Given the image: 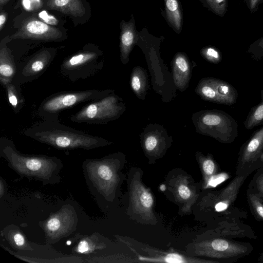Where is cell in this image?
Returning a JSON list of instances; mask_svg holds the SVG:
<instances>
[{
	"label": "cell",
	"instance_id": "obj_1",
	"mask_svg": "<svg viewBox=\"0 0 263 263\" xmlns=\"http://www.w3.org/2000/svg\"><path fill=\"white\" fill-rule=\"evenodd\" d=\"M1 155L21 177L42 182L43 185H54L61 180L59 174L63 164L56 157L23 155L10 145L1 147Z\"/></svg>",
	"mask_w": 263,
	"mask_h": 263
},
{
	"label": "cell",
	"instance_id": "obj_2",
	"mask_svg": "<svg viewBox=\"0 0 263 263\" xmlns=\"http://www.w3.org/2000/svg\"><path fill=\"white\" fill-rule=\"evenodd\" d=\"M120 166L119 162L113 157L83 162L86 182L96 200L113 201L121 183Z\"/></svg>",
	"mask_w": 263,
	"mask_h": 263
},
{
	"label": "cell",
	"instance_id": "obj_3",
	"mask_svg": "<svg viewBox=\"0 0 263 263\" xmlns=\"http://www.w3.org/2000/svg\"><path fill=\"white\" fill-rule=\"evenodd\" d=\"M248 176L246 175H235L224 188L207 193L201 199L202 209L211 214L213 218L232 217L246 218V213L235 207L234 203L241 187Z\"/></svg>",
	"mask_w": 263,
	"mask_h": 263
},
{
	"label": "cell",
	"instance_id": "obj_4",
	"mask_svg": "<svg viewBox=\"0 0 263 263\" xmlns=\"http://www.w3.org/2000/svg\"><path fill=\"white\" fill-rule=\"evenodd\" d=\"M195 255L235 262L253 251L248 242L237 241L231 239L214 237L206 238L192 245Z\"/></svg>",
	"mask_w": 263,
	"mask_h": 263
},
{
	"label": "cell",
	"instance_id": "obj_5",
	"mask_svg": "<svg viewBox=\"0 0 263 263\" xmlns=\"http://www.w3.org/2000/svg\"><path fill=\"white\" fill-rule=\"evenodd\" d=\"M33 137L42 142L61 149H89L106 144V141L102 139L55 128L37 131Z\"/></svg>",
	"mask_w": 263,
	"mask_h": 263
},
{
	"label": "cell",
	"instance_id": "obj_6",
	"mask_svg": "<svg viewBox=\"0 0 263 263\" xmlns=\"http://www.w3.org/2000/svg\"><path fill=\"white\" fill-rule=\"evenodd\" d=\"M203 133L219 142L230 144L238 136V124L231 116L220 110L204 111L201 117Z\"/></svg>",
	"mask_w": 263,
	"mask_h": 263
},
{
	"label": "cell",
	"instance_id": "obj_7",
	"mask_svg": "<svg viewBox=\"0 0 263 263\" xmlns=\"http://www.w3.org/2000/svg\"><path fill=\"white\" fill-rule=\"evenodd\" d=\"M263 125L241 145L237 159L235 175L249 176L263 166Z\"/></svg>",
	"mask_w": 263,
	"mask_h": 263
},
{
	"label": "cell",
	"instance_id": "obj_8",
	"mask_svg": "<svg viewBox=\"0 0 263 263\" xmlns=\"http://www.w3.org/2000/svg\"><path fill=\"white\" fill-rule=\"evenodd\" d=\"M129 186L130 213L135 215L142 222L156 221L154 212V199L150 189H147L138 177L132 179Z\"/></svg>",
	"mask_w": 263,
	"mask_h": 263
},
{
	"label": "cell",
	"instance_id": "obj_9",
	"mask_svg": "<svg viewBox=\"0 0 263 263\" xmlns=\"http://www.w3.org/2000/svg\"><path fill=\"white\" fill-rule=\"evenodd\" d=\"M200 95L205 100L231 106L238 97L236 88L229 82L214 78L204 79L199 85Z\"/></svg>",
	"mask_w": 263,
	"mask_h": 263
},
{
	"label": "cell",
	"instance_id": "obj_10",
	"mask_svg": "<svg viewBox=\"0 0 263 263\" xmlns=\"http://www.w3.org/2000/svg\"><path fill=\"white\" fill-rule=\"evenodd\" d=\"M62 36L63 33L58 28L47 24L38 17H30L24 20L10 38L50 41L59 40Z\"/></svg>",
	"mask_w": 263,
	"mask_h": 263
},
{
	"label": "cell",
	"instance_id": "obj_11",
	"mask_svg": "<svg viewBox=\"0 0 263 263\" xmlns=\"http://www.w3.org/2000/svg\"><path fill=\"white\" fill-rule=\"evenodd\" d=\"M116 111L115 99L107 97L86 106L72 120L78 122H98L114 117Z\"/></svg>",
	"mask_w": 263,
	"mask_h": 263
},
{
	"label": "cell",
	"instance_id": "obj_12",
	"mask_svg": "<svg viewBox=\"0 0 263 263\" xmlns=\"http://www.w3.org/2000/svg\"><path fill=\"white\" fill-rule=\"evenodd\" d=\"M142 250L146 253L147 256L137 255V260L142 262H168V263H219L218 260H203L195 258L182 254L176 251H161L141 244Z\"/></svg>",
	"mask_w": 263,
	"mask_h": 263
},
{
	"label": "cell",
	"instance_id": "obj_13",
	"mask_svg": "<svg viewBox=\"0 0 263 263\" xmlns=\"http://www.w3.org/2000/svg\"><path fill=\"white\" fill-rule=\"evenodd\" d=\"M217 229L214 234L215 236L228 239L247 237L249 239H257V237L251 227L245 224L240 218L232 217L220 218Z\"/></svg>",
	"mask_w": 263,
	"mask_h": 263
},
{
	"label": "cell",
	"instance_id": "obj_14",
	"mask_svg": "<svg viewBox=\"0 0 263 263\" xmlns=\"http://www.w3.org/2000/svg\"><path fill=\"white\" fill-rule=\"evenodd\" d=\"M94 91L65 93L51 98L43 105L42 109L48 112H55L97 97Z\"/></svg>",
	"mask_w": 263,
	"mask_h": 263
},
{
	"label": "cell",
	"instance_id": "obj_15",
	"mask_svg": "<svg viewBox=\"0 0 263 263\" xmlns=\"http://www.w3.org/2000/svg\"><path fill=\"white\" fill-rule=\"evenodd\" d=\"M169 184V188L173 193L175 201L184 206L183 212H190L191 206L198 198V194L189 184L187 177L178 176L173 179Z\"/></svg>",
	"mask_w": 263,
	"mask_h": 263
},
{
	"label": "cell",
	"instance_id": "obj_16",
	"mask_svg": "<svg viewBox=\"0 0 263 263\" xmlns=\"http://www.w3.org/2000/svg\"><path fill=\"white\" fill-rule=\"evenodd\" d=\"M120 28L121 55L123 59L126 60L138 39V32L133 14L129 21H122L121 22Z\"/></svg>",
	"mask_w": 263,
	"mask_h": 263
},
{
	"label": "cell",
	"instance_id": "obj_17",
	"mask_svg": "<svg viewBox=\"0 0 263 263\" xmlns=\"http://www.w3.org/2000/svg\"><path fill=\"white\" fill-rule=\"evenodd\" d=\"M46 6L49 9L73 16H81L85 11L81 0H48Z\"/></svg>",
	"mask_w": 263,
	"mask_h": 263
},
{
	"label": "cell",
	"instance_id": "obj_18",
	"mask_svg": "<svg viewBox=\"0 0 263 263\" xmlns=\"http://www.w3.org/2000/svg\"><path fill=\"white\" fill-rule=\"evenodd\" d=\"M167 19L177 33L182 29V14L178 0H164Z\"/></svg>",
	"mask_w": 263,
	"mask_h": 263
},
{
	"label": "cell",
	"instance_id": "obj_19",
	"mask_svg": "<svg viewBox=\"0 0 263 263\" xmlns=\"http://www.w3.org/2000/svg\"><path fill=\"white\" fill-rule=\"evenodd\" d=\"M198 160L203 179V186L205 188L209 181L213 177L219 174L220 168L218 164L210 154L206 156H199Z\"/></svg>",
	"mask_w": 263,
	"mask_h": 263
},
{
	"label": "cell",
	"instance_id": "obj_20",
	"mask_svg": "<svg viewBox=\"0 0 263 263\" xmlns=\"http://www.w3.org/2000/svg\"><path fill=\"white\" fill-rule=\"evenodd\" d=\"M260 102L251 108L243 122L247 129H252L256 126L263 125V89L260 90Z\"/></svg>",
	"mask_w": 263,
	"mask_h": 263
},
{
	"label": "cell",
	"instance_id": "obj_21",
	"mask_svg": "<svg viewBox=\"0 0 263 263\" xmlns=\"http://www.w3.org/2000/svg\"><path fill=\"white\" fill-rule=\"evenodd\" d=\"M14 67L9 52L6 46L2 47L0 50V74L1 78L4 80L12 77L14 73Z\"/></svg>",
	"mask_w": 263,
	"mask_h": 263
},
{
	"label": "cell",
	"instance_id": "obj_22",
	"mask_svg": "<svg viewBox=\"0 0 263 263\" xmlns=\"http://www.w3.org/2000/svg\"><path fill=\"white\" fill-rule=\"evenodd\" d=\"M247 192L254 194L263 201V166L256 171Z\"/></svg>",
	"mask_w": 263,
	"mask_h": 263
},
{
	"label": "cell",
	"instance_id": "obj_23",
	"mask_svg": "<svg viewBox=\"0 0 263 263\" xmlns=\"http://www.w3.org/2000/svg\"><path fill=\"white\" fill-rule=\"evenodd\" d=\"M247 200L254 218L258 221L263 222V201L254 194L247 192Z\"/></svg>",
	"mask_w": 263,
	"mask_h": 263
},
{
	"label": "cell",
	"instance_id": "obj_24",
	"mask_svg": "<svg viewBox=\"0 0 263 263\" xmlns=\"http://www.w3.org/2000/svg\"><path fill=\"white\" fill-rule=\"evenodd\" d=\"M96 56L97 54L93 52L84 51L80 52L67 60L64 64V66L69 68H75L90 61L94 59Z\"/></svg>",
	"mask_w": 263,
	"mask_h": 263
},
{
	"label": "cell",
	"instance_id": "obj_25",
	"mask_svg": "<svg viewBox=\"0 0 263 263\" xmlns=\"http://www.w3.org/2000/svg\"><path fill=\"white\" fill-rule=\"evenodd\" d=\"M174 79L177 80L179 76H186L190 71V65L186 57L181 53H178L174 60Z\"/></svg>",
	"mask_w": 263,
	"mask_h": 263
},
{
	"label": "cell",
	"instance_id": "obj_26",
	"mask_svg": "<svg viewBox=\"0 0 263 263\" xmlns=\"http://www.w3.org/2000/svg\"><path fill=\"white\" fill-rule=\"evenodd\" d=\"M95 239L90 237H86L81 239L78 243L74 251L79 253H88L98 249H102L105 248L104 244L99 245L95 243Z\"/></svg>",
	"mask_w": 263,
	"mask_h": 263
},
{
	"label": "cell",
	"instance_id": "obj_27",
	"mask_svg": "<svg viewBox=\"0 0 263 263\" xmlns=\"http://www.w3.org/2000/svg\"><path fill=\"white\" fill-rule=\"evenodd\" d=\"M49 58V52L47 50L39 53L29 64V71L32 72L41 71L46 65Z\"/></svg>",
	"mask_w": 263,
	"mask_h": 263
},
{
	"label": "cell",
	"instance_id": "obj_28",
	"mask_svg": "<svg viewBox=\"0 0 263 263\" xmlns=\"http://www.w3.org/2000/svg\"><path fill=\"white\" fill-rule=\"evenodd\" d=\"M202 55L209 62L213 64H218L221 61L220 52L213 47H206L201 51Z\"/></svg>",
	"mask_w": 263,
	"mask_h": 263
},
{
	"label": "cell",
	"instance_id": "obj_29",
	"mask_svg": "<svg viewBox=\"0 0 263 263\" xmlns=\"http://www.w3.org/2000/svg\"><path fill=\"white\" fill-rule=\"evenodd\" d=\"M45 2V0H21L23 9L29 12L40 10L44 6Z\"/></svg>",
	"mask_w": 263,
	"mask_h": 263
},
{
	"label": "cell",
	"instance_id": "obj_30",
	"mask_svg": "<svg viewBox=\"0 0 263 263\" xmlns=\"http://www.w3.org/2000/svg\"><path fill=\"white\" fill-rule=\"evenodd\" d=\"M210 7L215 13L222 15L224 13L226 5V0H205Z\"/></svg>",
	"mask_w": 263,
	"mask_h": 263
},
{
	"label": "cell",
	"instance_id": "obj_31",
	"mask_svg": "<svg viewBox=\"0 0 263 263\" xmlns=\"http://www.w3.org/2000/svg\"><path fill=\"white\" fill-rule=\"evenodd\" d=\"M37 17L41 21L51 26L57 25L59 20L53 15L49 13L46 10L40 11L37 14Z\"/></svg>",
	"mask_w": 263,
	"mask_h": 263
},
{
	"label": "cell",
	"instance_id": "obj_32",
	"mask_svg": "<svg viewBox=\"0 0 263 263\" xmlns=\"http://www.w3.org/2000/svg\"><path fill=\"white\" fill-rule=\"evenodd\" d=\"M159 145V142L154 136H150L146 138L144 141V148L146 151L149 153H153L156 152Z\"/></svg>",
	"mask_w": 263,
	"mask_h": 263
},
{
	"label": "cell",
	"instance_id": "obj_33",
	"mask_svg": "<svg viewBox=\"0 0 263 263\" xmlns=\"http://www.w3.org/2000/svg\"><path fill=\"white\" fill-rule=\"evenodd\" d=\"M61 226L60 220L57 217H53L49 219L46 223L45 230L54 233L60 229Z\"/></svg>",
	"mask_w": 263,
	"mask_h": 263
},
{
	"label": "cell",
	"instance_id": "obj_34",
	"mask_svg": "<svg viewBox=\"0 0 263 263\" xmlns=\"http://www.w3.org/2000/svg\"><path fill=\"white\" fill-rule=\"evenodd\" d=\"M131 85L133 90L137 93L142 91L144 86L142 78L138 74H134L132 76Z\"/></svg>",
	"mask_w": 263,
	"mask_h": 263
},
{
	"label": "cell",
	"instance_id": "obj_35",
	"mask_svg": "<svg viewBox=\"0 0 263 263\" xmlns=\"http://www.w3.org/2000/svg\"><path fill=\"white\" fill-rule=\"evenodd\" d=\"M7 88L9 102L14 108H16L18 103V100L14 90L13 86L7 85Z\"/></svg>",
	"mask_w": 263,
	"mask_h": 263
},
{
	"label": "cell",
	"instance_id": "obj_36",
	"mask_svg": "<svg viewBox=\"0 0 263 263\" xmlns=\"http://www.w3.org/2000/svg\"><path fill=\"white\" fill-rule=\"evenodd\" d=\"M14 235H13V242L14 245L18 248H24L27 247L25 245V240L24 236L20 232H14Z\"/></svg>",
	"mask_w": 263,
	"mask_h": 263
},
{
	"label": "cell",
	"instance_id": "obj_37",
	"mask_svg": "<svg viewBox=\"0 0 263 263\" xmlns=\"http://www.w3.org/2000/svg\"><path fill=\"white\" fill-rule=\"evenodd\" d=\"M253 58L256 61L259 60L263 56V40L256 45V48L253 49Z\"/></svg>",
	"mask_w": 263,
	"mask_h": 263
},
{
	"label": "cell",
	"instance_id": "obj_38",
	"mask_svg": "<svg viewBox=\"0 0 263 263\" xmlns=\"http://www.w3.org/2000/svg\"><path fill=\"white\" fill-rule=\"evenodd\" d=\"M7 15L5 11L1 10L0 14V30L1 31L6 22Z\"/></svg>",
	"mask_w": 263,
	"mask_h": 263
},
{
	"label": "cell",
	"instance_id": "obj_39",
	"mask_svg": "<svg viewBox=\"0 0 263 263\" xmlns=\"http://www.w3.org/2000/svg\"><path fill=\"white\" fill-rule=\"evenodd\" d=\"M259 0H251L250 1V6L252 9H253L255 7L257 2Z\"/></svg>",
	"mask_w": 263,
	"mask_h": 263
},
{
	"label": "cell",
	"instance_id": "obj_40",
	"mask_svg": "<svg viewBox=\"0 0 263 263\" xmlns=\"http://www.w3.org/2000/svg\"><path fill=\"white\" fill-rule=\"evenodd\" d=\"M8 0H0V6L1 7H2L3 6H4Z\"/></svg>",
	"mask_w": 263,
	"mask_h": 263
},
{
	"label": "cell",
	"instance_id": "obj_41",
	"mask_svg": "<svg viewBox=\"0 0 263 263\" xmlns=\"http://www.w3.org/2000/svg\"><path fill=\"white\" fill-rule=\"evenodd\" d=\"M261 161L263 163V153H262V156L261 157Z\"/></svg>",
	"mask_w": 263,
	"mask_h": 263
}]
</instances>
